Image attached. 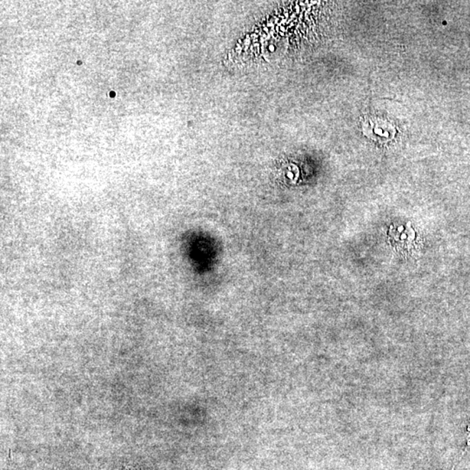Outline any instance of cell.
<instances>
[{
	"label": "cell",
	"mask_w": 470,
	"mask_h": 470,
	"mask_svg": "<svg viewBox=\"0 0 470 470\" xmlns=\"http://www.w3.org/2000/svg\"><path fill=\"white\" fill-rule=\"evenodd\" d=\"M469 432H470V429H469Z\"/></svg>",
	"instance_id": "1"
}]
</instances>
